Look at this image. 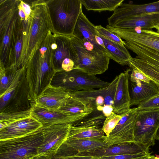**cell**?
Listing matches in <instances>:
<instances>
[{
	"label": "cell",
	"instance_id": "obj_1",
	"mask_svg": "<svg viewBox=\"0 0 159 159\" xmlns=\"http://www.w3.org/2000/svg\"><path fill=\"white\" fill-rule=\"evenodd\" d=\"M107 29L125 40V46L137 55L128 61L130 68L141 71L157 86L159 91V32L134 29L120 28L108 25Z\"/></svg>",
	"mask_w": 159,
	"mask_h": 159
},
{
	"label": "cell",
	"instance_id": "obj_2",
	"mask_svg": "<svg viewBox=\"0 0 159 159\" xmlns=\"http://www.w3.org/2000/svg\"><path fill=\"white\" fill-rule=\"evenodd\" d=\"M54 33L50 30L44 40L34 52L26 67L28 98L32 103L50 85L56 73L53 61Z\"/></svg>",
	"mask_w": 159,
	"mask_h": 159
},
{
	"label": "cell",
	"instance_id": "obj_3",
	"mask_svg": "<svg viewBox=\"0 0 159 159\" xmlns=\"http://www.w3.org/2000/svg\"><path fill=\"white\" fill-rule=\"evenodd\" d=\"M31 13L21 58L26 66L34 51L44 40L50 30L53 31L45 0L31 1Z\"/></svg>",
	"mask_w": 159,
	"mask_h": 159
},
{
	"label": "cell",
	"instance_id": "obj_4",
	"mask_svg": "<svg viewBox=\"0 0 159 159\" xmlns=\"http://www.w3.org/2000/svg\"><path fill=\"white\" fill-rule=\"evenodd\" d=\"M18 0H0V65H12L14 43L20 19Z\"/></svg>",
	"mask_w": 159,
	"mask_h": 159
},
{
	"label": "cell",
	"instance_id": "obj_5",
	"mask_svg": "<svg viewBox=\"0 0 159 159\" xmlns=\"http://www.w3.org/2000/svg\"><path fill=\"white\" fill-rule=\"evenodd\" d=\"M47 3L53 31L70 35L73 34L82 10L80 0H48Z\"/></svg>",
	"mask_w": 159,
	"mask_h": 159
},
{
	"label": "cell",
	"instance_id": "obj_6",
	"mask_svg": "<svg viewBox=\"0 0 159 159\" xmlns=\"http://www.w3.org/2000/svg\"><path fill=\"white\" fill-rule=\"evenodd\" d=\"M43 140L40 129L22 137L0 141V159H30L37 155Z\"/></svg>",
	"mask_w": 159,
	"mask_h": 159
},
{
	"label": "cell",
	"instance_id": "obj_7",
	"mask_svg": "<svg viewBox=\"0 0 159 159\" xmlns=\"http://www.w3.org/2000/svg\"><path fill=\"white\" fill-rule=\"evenodd\" d=\"M52 81L55 83L54 86L63 87L69 92L102 89L110 84L79 69H75L69 72L63 70L58 72Z\"/></svg>",
	"mask_w": 159,
	"mask_h": 159
},
{
	"label": "cell",
	"instance_id": "obj_8",
	"mask_svg": "<svg viewBox=\"0 0 159 159\" xmlns=\"http://www.w3.org/2000/svg\"><path fill=\"white\" fill-rule=\"evenodd\" d=\"M70 37L78 58L77 69L95 76L107 70L110 59L106 54L89 51L84 47L76 36L72 34Z\"/></svg>",
	"mask_w": 159,
	"mask_h": 159
},
{
	"label": "cell",
	"instance_id": "obj_9",
	"mask_svg": "<svg viewBox=\"0 0 159 159\" xmlns=\"http://www.w3.org/2000/svg\"><path fill=\"white\" fill-rule=\"evenodd\" d=\"M159 127V109L138 111L134 129V141L149 149L155 144Z\"/></svg>",
	"mask_w": 159,
	"mask_h": 159
},
{
	"label": "cell",
	"instance_id": "obj_10",
	"mask_svg": "<svg viewBox=\"0 0 159 159\" xmlns=\"http://www.w3.org/2000/svg\"><path fill=\"white\" fill-rule=\"evenodd\" d=\"M113 144L106 135L101 137L84 139L67 138L52 159H62L74 156L79 152H89Z\"/></svg>",
	"mask_w": 159,
	"mask_h": 159
},
{
	"label": "cell",
	"instance_id": "obj_11",
	"mask_svg": "<svg viewBox=\"0 0 159 159\" xmlns=\"http://www.w3.org/2000/svg\"><path fill=\"white\" fill-rule=\"evenodd\" d=\"M71 125L61 124L42 127L41 130L43 140L37 155L44 154L52 158L68 138Z\"/></svg>",
	"mask_w": 159,
	"mask_h": 159
},
{
	"label": "cell",
	"instance_id": "obj_12",
	"mask_svg": "<svg viewBox=\"0 0 159 159\" xmlns=\"http://www.w3.org/2000/svg\"><path fill=\"white\" fill-rule=\"evenodd\" d=\"M138 113L135 108L123 113L117 125L107 136L108 141L113 144L134 141V129Z\"/></svg>",
	"mask_w": 159,
	"mask_h": 159
},
{
	"label": "cell",
	"instance_id": "obj_13",
	"mask_svg": "<svg viewBox=\"0 0 159 159\" xmlns=\"http://www.w3.org/2000/svg\"><path fill=\"white\" fill-rule=\"evenodd\" d=\"M54 33L53 61L55 69L58 72L62 71L61 65L71 60L75 62L77 69L78 58L70 35L59 34L54 32Z\"/></svg>",
	"mask_w": 159,
	"mask_h": 159
},
{
	"label": "cell",
	"instance_id": "obj_14",
	"mask_svg": "<svg viewBox=\"0 0 159 159\" xmlns=\"http://www.w3.org/2000/svg\"><path fill=\"white\" fill-rule=\"evenodd\" d=\"M150 153L149 149L135 141L111 144L107 147L89 152L78 153L75 156L97 158L119 155H132Z\"/></svg>",
	"mask_w": 159,
	"mask_h": 159
},
{
	"label": "cell",
	"instance_id": "obj_15",
	"mask_svg": "<svg viewBox=\"0 0 159 159\" xmlns=\"http://www.w3.org/2000/svg\"><path fill=\"white\" fill-rule=\"evenodd\" d=\"M31 116L43 126L61 124H72L81 119L60 110L52 111L40 108L34 102L31 105Z\"/></svg>",
	"mask_w": 159,
	"mask_h": 159
},
{
	"label": "cell",
	"instance_id": "obj_16",
	"mask_svg": "<svg viewBox=\"0 0 159 159\" xmlns=\"http://www.w3.org/2000/svg\"><path fill=\"white\" fill-rule=\"evenodd\" d=\"M69 97V92L66 89L51 84L34 102L40 108L49 111H57L65 105Z\"/></svg>",
	"mask_w": 159,
	"mask_h": 159
},
{
	"label": "cell",
	"instance_id": "obj_17",
	"mask_svg": "<svg viewBox=\"0 0 159 159\" xmlns=\"http://www.w3.org/2000/svg\"><path fill=\"white\" fill-rule=\"evenodd\" d=\"M155 12H159V1L142 4L122 3L108 18V25L111 26L118 21L127 17Z\"/></svg>",
	"mask_w": 159,
	"mask_h": 159
},
{
	"label": "cell",
	"instance_id": "obj_18",
	"mask_svg": "<svg viewBox=\"0 0 159 159\" xmlns=\"http://www.w3.org/2000/svg\"><path fill=\"white\" fill-rule=\"evenodd\" d=\"M43 125L31 116L0 130V141L22 137L40 129Z\"/></svg>",
	"mask_w": 159,
	"mask_h": 159
},
{
	"label": "cell",
	"instance_id": "obj_19",
	"mask_svg": "<svg viewBox=\"0 0 159 159\" xmlns=\"http://www.w3.org/2000/svg\"><path fill=\"white\" fill-rule=\"evenodd\" d=\"M130 68L118 75L114 101L113 112L120 115L129 109L130 107L129 82Z\"/></svg>",
	"mask_w": 159,
	"mask_h": 159
},
{
	"label": "cell",
	"instance_id": "obj_20",
	"mask_svg": "<svg viewBox=\"0 0 159 159\" xmlns=\"http://www.w3.org/2000/svg\"><path fill=\"white\" fill-rule=\"evenodd\" d=\"M129 89L130 107L139 105L159 94L157 86L152 81L135 83L129 80Z\"/></svg>",
	"mask_w": 159,
	"mask_h": 159
},
{
	"label": "cell",
	"instance_id": "obj_21",
	"mask_svg": "<svg viewBox=\"0 0 159 159\" xmlns=\"http://www.w3.org/2000/svg\"><path fill=\"white\" fill-rule=\"evenodd\" d=\"M159 24V12H155L127 17L118 21L111 26L126 29L140 28L142 30H152L155 28Z\"/></svg>",
	"mask_w": 159,
	"mask_h": 159
},
{
	"label": "cell",
	"instance_id": "obj_22",
	"mask_svg": "<svg viewBox=\"0 0 159 159\" xmlns=\"http://www.w3.org/2000/svg\"><path fill=\"white\" fill-rule=\"evenodd\" d=\"M98 34L95 26L92 23L81 11L77 21L73 34L78 38H84L92 43L98 49L102 51L111 59L107 50L96 43L95 37Z\"/></svg>",
	"mask_w": 159,
	"mask_h": 159
},
{
	"label": "cell",
	"instance_id": "obj_23",
	"mask_svg": "<svg viewBox=\"0 0 159 159\" xmlns=\"http://www.w3.org/2000/svg\"><path fill=\"white\" fill-rule=\"evenodd\" d=\"M107 86L102 89L69 92L70 96L102 112Z\"/></svg>",
	"mask_w": 159,
	"mask_h": 159
},
{
	"label": "cell",
	"instance_id": "obj_24",
	"mask_svg": "<svg viewBox=\"0 0 159 159\" xmlns=\"http://www.w3.org/2000/svg\"><path fill=\"white\" fill-rule=\"evenodd\" d=\"M29 20L25 21L20 17L16 31L14 40V54L12 65L17 69L22 67L21 58L24 43L26 39Z\"/></svg>",
	"mask_w": 159,
	"mask_h": 159
},
{
	"label": "cell",
	"instance_id": "obj_25",
	"mask_svg": "<svg viewBox=\"0 0 159 159\" xmlns=\"http://www.w3.org/2000/svg\"><path fill=\"white\" fill-rule=\"evenodd\" d=\"M58 110L83 119L95 111L92 107L70 96L65 105Z\"/></svg>",
	"mask_w": 159,
	"mask_h": 159
},
{
	"label": "cell",
	"instance_id": "obj_26",
	"mask_svg": "<svg viewBox=\"0 0 159 159\" xmlns=\"http://www.w3.org/2000/svg\"><path fill=\"white\" fill-rule=\"evenodd\" d=\"M99 35L102 39L111 59L121 65H128V61L131 56L125 46L110 41L99 33Z\"/></svg>",
	"mask_w": 159,
	"mask_h": 159
},
{
	"label": "cell",
	"instance_id": "obj_27",
	"mask_svg": "<svg viewBox=\"0 0 159 159\" xmlns=\"http://www.w3.org/2000/svg\"><path fill=\"white\" fill-rule=\"evenodd\" d=\"M100 126H88L70 127L68 138L84 139L101 137L105 136Z\"/></svg>",
	"mask_w": 159,
	"mask_h": 159
},
{
	"label": "cell",
	"instance_id": "obj_28",
	"mask_svg": "<svg viewBox=\"0 0 159 159\" xmlns=\"http://www.w3.org/2000/svg\"><path fill=\"white\" fill-rule=\"evenodd\" d=\"M87 10L101 12L114 11L124 0H80Z\"/></svg>",
	"mask_w": 159,
	"mask_h": 159
},
{
	"label": "cell",
	"instance_id": "obj_29",
	"mask_svg": "<svg viewBox=\"0 0 159 159\" xmlns=\"http://www.w3.org/2000/svg\"><path fill=\"white\" fill-rule=\"evenodd\" d=\"M32 116L30 109L14 112L0 113V130L18 121Z\"/></svg>",
	"mask_w": 159,
	"mask_h": 159
},
{
	"label": "cell",
	"instance_id": "obj_30",
	"mask_svg": "<svg viewBox=\"0 0 159 159\" xmlns=\"http://www.w3.org/2000/svg\"><path fill=\"white\" fill-rule=\"evenodd\" d=\"M18 69L13 65L5 68L0 65V95L3 94L11 84Z\"/></svg>",
	"mask_w": 159,
	"mask_h": 159
},
{
	"label": "cell",
	"instance_id": "obj_31",
	"mask_svg": "<svg viewBox=\"0 0 159 159\" xmlns=\"http://www.w3.org/2000/svg\"><path fill=\"white\" fill-rule=\"evenodd\" d=\"M122 113L118 115L114 112L106 117L103 123L102 129L103 131L107 136L115 128L121 119Z\"/></svg>",
	"mask_w": 159,
	"mask_h": 159
},
{
	"label": "cell",
	"instance_id": "obj_32",
	"mask_svg": "<svg viewBox=\"0 0 159 159\" xmlns=\"http://www.w3.org/2000/svg\"><path fill=\"white\" fill-rule=\"evenodd\" d=\"M98 32L108 40L116 43L125 46V42L116 34L112 32L106 28L101 25L95 26Z\"/></svg>",
	"mask_w": 159,
	"mask_h": 159
},
{
	"label": "cell",
	"instance_id": "obj_33",
	"mask_svg": "<svg viewBox=\"0 0 159 159\" xmlns=\"http://www.w3.org/2000/svg\"><path fill=\"white\" fill-rule=\"evenodd\" d=\"M135 109L138 111L159 109V94L138 105Z\"/></svg>",
	"mask_w": 159,
	"mask_h": 159
},
{
	"label": "cell",
	"instance_id": "obj_34",
	"mask_svg": "<svg viewBox=\"0 0 159 159\" xmlns=\"http://www.w3.org/2000/svg\"><path fill=\"white\" fill-rule=\"evenodd\" d=\"M151 153L132 155H123L98 158L99 159H145L150 155Z\"/></svg>",
	"mask_w": 159,
	"mask_h": 159
},
{
	"label": "cell",
	"instance_id": "obj_35",
	"mask_svg": "<svg viewBox=\"0 0 159 159\" xmlns=\"http://www.w3.org/2000/svg\"><path fill=\"white\" fill-rule=\"evenodd\" d=\"M129 80L132 82L137 83L139 81H142L149 83L150 79L143 73L138 70L132 68V72L129 76Z\"/></svg>",
	"mask_w": 159,
	"mask_h": 159
},
{
	"label": "cell",
	"instance_id": "obj_36",
	"mask_svg": "<svg viewBox=\"0 0 159 159\" xmlns=\"http://www.w3.org/2000/svg\"><path fill=\"white\" fill-rule=\"evenodd\" d=\"M19 6L22 8L27 17L29 18L31 13V1L27 2V1L18 0Z\"/></svg>",
	"mask_w": 159,
	"mask_h": 159
},
{
	"label": "cell",
	"instance_id": "obj_37",
	"mask_svg": "<svg viewBox=\"0 0 159 159\" xmlns=\"http://www.w3.org/2000/svg\"><path fill=\"white\" fill-rule=\"evenodd\" d=\"M62 159H99L98 158L86 156H74L63 158Z\"/></svg>",
	"mask_w": 159,
	"mask_h": 159
},
{
	"label": "cell",
	"instance_id": "obj_38",
	"mask_svg": "<svg viewBox=\"0 0 159 159\" xmlns=\"http://www.w3.org/2000/svg\"><path fill=\"white\" fill-rule=\"evenodd\" d=\"M95 39L96 42L98 45L107 50L105 47L104 42L102 39L99 35V33L98 34L96 35Z\"/></svg>",
	"mask_w": 159,
	"mask_h": 159
},
{
	"label": "cell",
	"instance_id": "obj_39",
	"mask_svg": "<svg viewBox=\"0 0 159 159\" xmlns=\"http://www.w3.org/2000/svg\"><path fill=\"white\" fill-rule=\"evenodd\" d=\"M51 158L45 155H37L30 159H51Z\"/></svg>",
	"mask_w": 159,
	"mask_h": 159
},
{
	"label": "cell",
	"instance_id": "obj_40",
	"mask_svg": "<svg viewBox=\"0 0 159 159\" xmlns=\"http://www.w3.org/2000/svg\"><path fill=\"white\" fill-rule=\"evenodd\" d=\"M145 159H159V155H150L149 157Z\"/></svg>",
	"mask_w": 159,
	"mask_h": 159
},
{
	"label": "cell",
	"instance_id": "obj_41",
	"mask_svg": "<svg viewBox=\"0 0 159 159\" xmlns=\"http://www.w3.org/2000/svg\"><path fill=\"white\" fill-rule=\"evenodd\" d=\"M155 139H156L159 140V127L155 135Z\"/></svg>",
	"mask_w": 159,
	"mask_h": 159
}]
</instances>
